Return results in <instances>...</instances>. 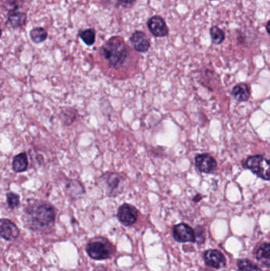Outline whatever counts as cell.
<instances>
[{
  "mask_svg": "<svg viewBox=\"0 0 270 271\" xmlns=\"http://www.w3.org/2000/svg\"><path fill=\"white\" fill-rule=\"evenodd\" d=\"M27 218L34 227H50L55 221V209L50 204L41 201H33L26 209Z\"/></svg>",
  "mask_w": 270,
  "mask_h": 271,
  "instance_id": "cell-1",
  "label": "cell"
},
{
  "mask_svg": "<svg viewBox=\"0 0 270 271\" xmlns=\"http://www.w3.org/2000/svg\"><path fill=\"white\" fill-rule=\"evenodd\" d=\"M101 53L110 66L115 69L124 66L129 56L126 45L117 37L111 38L102 46Z\"/></svg>",
  "mask_w": 270,
  "mask_h": 271,
  "instance_id": "cell-2",
  "label": "cell"
},
{
  "mask_svg": "<svg viewBox=\"0 0 270 271\" xmlns=\"http://www.w3.org/2000/svg\"><path fill=\"white\" fill-rule=\"evenodd\" d=\"M98 186L106 195L116 197L125 190V178L118 173L106 172L98 178Z\"/></svg>",
  "mask_w": 270,
  "mask_h": 271,
  "instance_id": "cell-3",
  "label": "cell"
},
{
  "mask_svg": "<svg viewBox=\"0 0 270 271\" xmlns=\"http://www.w3.org/2000/svg\"><path fill=\"white\" fill-rule=\"evenodd\" d=\"M87 252L95 260H105L111 258L115 253V246L104 237H96L90 241L87 246Z\"/></svg>",
  "mask_w": 270,
  "mask_h": 271,
  "instance_id": "cell-4",
  "label": "cell"
},
{
  "mask_svg": "<svg viewBox=\"0 0 270 271\" xmlns=\"http://www.w3.org/2000/svg\"><path fill=\"white\" fill-rule=\"evenodd\" d=\"M242 166L263 180H269V162L262 155L249 156L244 160Z\"/></svg>",
  "mask_w": 270,
  "mask_h": 271,
  "instance_id": "cell-5",
  "label": "cell"
},
{
  "mask_svg": "<svg viewBox=\"0 0 270 271\" xmlns=\"http://www.w3.org/2000/svg\"><path fill=\"white\" fill-rule=\"evenodd\" d=\"M117 216L123 225L129 227L133 225L137 221L139 212L136 207L128 203H125L119 207V209L117 210Z\"/></svg>",
  "mask_w": 270,
  "mask_h": 271,
  "instance_id": "cell-6",
  "label": "cell"
},
{
  "mask_svg": "<svg viewBox=\"0 0 270 271\" xmlns=\"http://www.w3.org/2000/svg\"><path fill=\"white\" fill-rule=\"evenodd\" d=\"M173 237L178 243H194L196 242L194 230L185 223L176 224L173 227Z\"/></svg>",
  "mask_w": 270,
  "mask_h": 271,
  "instance_id": "cell-7",
  "label": "cell"
},
{
  "mask_svg": "<svg viewBox=\"0 0 270 271\" xmlns=\"http://www.w3.org/2000/svg\"><path fill=\"white\" fill-rule=\"evenodd\" d=\"M204 263L209 267L219 269L226 266L227 260L219 250L216 249H208L204 254Z\"/></svg>",
  "mask_w": 270,
  "mask_h": 271,
  "instance_id": "cell-8",
  "label": "cell"
},
{
  "mask_svg": "<svg viewBox=\"0 0 270 271\" xmlns=\"http://www.w3.org/2000/svg\"><path fill=\"white\" fill-rule=\"evenodd\" d=\"M195 166L200 172L212 174L217 168V163L209 154H200L195 158Z\"/></svg>",
  "mask_w": 270,
  "mask_h": 271,
  "instance_id": "cell-9",
  "label": "cell"
},
{
  "mask_svg": "<svg viewBox=\"0 0 270 271\" xmlns=\"http://www.w3.org/2000/svg\"><path fill=\"white\" fill-rule=\"evenodd\" d=\"M147 27L150 32L155 37L163 38L168 35V27L165 23L164 19L160 16H153L147 22Z\"/></svg>",
  "mask_w": 270,
  "mask_h": 271,
  "instance_id": "cell-10",
  "label": "cell"
},
{
  "mask_svg": "<svg viewBox=\"0 0 270 271\" xmlns=\"http://www.w3.org/2000/svg\"><path fill=\"white\" fill-rule=\"evenodd\" d=\"M130 42L134 50L139 53H147L151 46L147 35L141 31L133 33L130 38Z\"/></svg>",
  "mask_w": 270,
  "mask_h": 271,
  "instance_id": "cell-11",
  "label": "cell"
},
{
  "mask_svg": "<svg viewBox=\"0 0 270 271\" xmlns=\"http://www.w3.org/2000/svg\"><path fill=\"white\" fill-rule=\"evenodd\" d=\"M0 235L7 240H13L19 235L17 226L8 219H0Z\"/></svg>",
  "mask_w": 270,
  "mask_h": 271,
  "instance_id": "cell-12",
  "label": "cell"
},
{
  "mask_svg": "<svg viewBox=\"0 0 270 271\" xmlns=\"http://www.w3.org/2000/svg\"><path fill=\"white\" fill-rule=\"evenodd\" d=\"M270 245L268 243H264L255 250V258L259 263L264 267L268 268L270 265Z\"/></svg>",
  "mask_w": 270,
  "mask_h": 271,
  "instance_id": "cell-13",
  "label": "cell"
},
{
  "mask_svg": "<svg viewBox=\"0 0 270 271\" xmlns=\"http://www.w3.org/2000/svg\"><path fill=\"white\" fill-rule=\"evenodd\" d=\"M231 95L235 100L238 102H246L249 100V96H250V91H249V87L247 84H237L233 88L231 91Z\"/></svg>",
  "mask_w": 270,
  "mask_h": 271,
  "instance_id": "cell-14",
  "label": "cell"
},
{
  "mask_svg": "<svg viewBox=\"0 0 270 271\" xmlns=\"http://www.w3.org/2000/svg\"><path fill=\"white\" fill-rule=\"evenodd\" d=\"M28 156L26 152L18 154L12 160V169L16 173L24 172L28 169Z\"/></svg>",
  "mask_w": 270,
  "mask_h": 271,
  "instance_id": "cell-15",
  "label": "cell"
},
{
  "mask_svg": "<svg viewBox=\"0 0 270 271\" xmlns=\"http://www.w3.org/2000/svg\"><path fill=\"white\" fill-rule=\"evenodd\" d=\"M237 268L238 271H262L257 265L244 258L237 261Z\"/></svg>",
  "mask_w": 270,
  "mask_h": 271,
  "instance_id": "cell-16",
  "label": "cell"
},
{
  "mask_svg": "<svg viewBox=\"0 0 270 271\" xmlns=\"http://www.w3.org/2000/svg\"><path fill=\"white\" fill-rule=\"evenodd\" d=\"M48 34L45 29L42 27H36L33 29L31 32V39L35 43L43 42L47 38Z\"/></svg>",
  "mask_w": 270,
  "mask_h": 271,
  "instance_id": "cell-17",
  "label": "cell"
},
{
  "mask_svg": "<svg viewBox=\"0 0 270 271\" xmlns=\"http://www.w3.org/2000/svg\"><path fill=\"white\" fill-rule=\"evenodd\" d=\"M210 35L214 45L221 44L225 39L224 33L217 27H212L210 29Z\"/></svg>",
  "mask_w": 270,
  "mask_h": 271,
  "instance_id": "cell-18",
  "label": "cell"
},
{
  "mask_svg": "<svg viewBox=\"0 0 270 271\" xmlns=\"http://www.w3.org/2000/svg\"><path fill=\"white\" fill-rule=\"evenodd\" d=\"M61 118L64 124L67 125H71L72 122H75L76 118L75 110L70 108L65 109V110L61 111Z\"/></svg>",
  "mask_w": 270,
  "mask_h": 271,
  "instance_id": "cell-19",
  "label": "cell"
},
{
  "mask_svg": "<svg viewBox=\"0 0 270 271\" xmlns=\"http://www.w3.org/2000/svg\"><path fill=\"white\" fill-rule=\"evenodd\" d=\"M82 40L85 42L87 46H92L95 42V32L93 29L85 30L80 34Z\"/></svg>",
  "mask_w": 270,
  "mask_h": 271,
  "instance_id": "cell-20",
  "label": "cell"
},
{
  "mask_svg": "<svg viewBox=\"0 0 270 271\" xmlns=\"http://www.w3.org/2000/svg\"><path fill=\"white\" fill-rule=\"evenodd\" d=\"M7 202L10 209H16L20 205V197L17 193L9 192L7 193Z\"/></svg>",
  "mask_w": 270,
  "mask_h": 271,
  "instance_id": "cell-21",
  "label": "cell"
},
{
  "mask_svg": "<svg viewBox=\"0 0 270 271\" xmlns=\"http://www.w3.org/2000/svg\"><path fill=\"white\" fill-rule=\"evenodd\" d=\"M26 16L24 14L13 13L9 17V21L13 27H19L24 24Z\"/></svg>",
  "mask_w": 270,
  "mask_h": 271,
  "instance_id": "cell-22",
  "label": "cell"
},
{
  "mask_svg": "<svg viewBox=\"0 0 270 271\" xmlns=\"http://www.w3.org/2000/svg\"><path fill=\"white\" fill-rule=\"evenodd\" d=\"M117 4L123 8H131L136 3V0H117Z\"/></svg>",
  "mask_w": 270,
  "mask_h": 271,
  "instance_id": "cell-23",
  "label": "cell"
},
{
  "mask_svg": "<svg viewBox=\"0 0 270 271\" xmlns=\"http://www.w3.org/2000/svg\"><path fill=\"white\" fill-rule=\"evenodd\" d=\"M266 29L267 32H268V34H269V22H268V23H267Z\"/></svg>",
  "mask_w": 270,
  "mask_h": 271,
  "instance_id": "cell-24",
  "label": "cell"
},
{
  "mask_svg": "<svg viewBox=\"0 0 270 271\" xmlns=\"http://www.w3.org/2000/svg\"><path fill=\"white\" fill-rule=\"evenodd\" d=\"M1 34H2V32H1V29H0V36H1Z\"/></svg>",
  "mask_w": 270,
  "mask_h": 271,
  "instance_id": "cell-25",
  "label": "cell"
},
{
  "mask_svg": "<svg viewBox=\"0 0 270 271\" xmlns=\"http://www.w3.org/2000/svg\"><path fill=\"white\" fill-rule=\"evenodd\" d=\"M204 271H211V270H208V269H204Z\"/></svg>",
  "mask_w": 270,
  "mask_h": 271,
  "instance_id": "cell-26",
  "label": "cell"
}]
</instances>
